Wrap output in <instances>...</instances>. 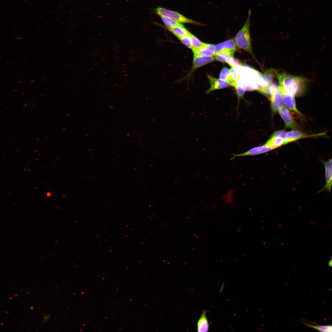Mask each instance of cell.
Returning <instances> with one entry per match:
<instances>
[{"label":"cell","instance_id":"obj_2","mask_svg":"<svg viewBox=\"0 0 332 332\" xmlns=\"http://www.w3.org/2000/svg\"><path fill=\"white\" fill-rule=\"evenodd\" d=\"M251 13V10H250L248 11L245 23L236 35L235 41L236 45L239 48L247 52L253 57L250 33Z\"/></svg>","mask_w":332,"mask_h":332},{"label":"cell","instance_id":"obj_3","mask_svg":"<svg viewBox=\"0 0 332 332\" xmlns=\"http://www.w3.org/2000/svg\"><path fill=\"white\" fill-rule=\"evenodd\" d=\"M154 10L155 13L158 15H161L164 16L181 24L191 23L196 25H201L200 22L190 19L177 12L172 11L161 7L155 9Z\"/></svg>","mask_w":332,"mask_h":332},{"label":"cell","instance_id":"obj_22","mask_svg":"<svg viewBox=\"0 0 332 332\" xmlns=\"http://www.w3.org/2000/svg\"><path fill=\"white\" fill-rule=\"evenodd\" d=\"M159 16L161 18L166 27L171 28L179 25L181 24L164 16L161 15H159Z\"/></svg>","mask_w":332,"mask_h":332},{"label":"cell","instance_id":"obj_4","mask_svg":"<svg viewBox=\"0 0 332 332\" xmlns=\"http://www.w3.org/2000/svg\"><path fill=\"white\" fill-rule=\"evenodd\" d=\"M267 94H270L271 108L273 112H278L284 105V103L279 87L271 85L266 88Z\"/></svg>","mask_w":332,"mask_h":332},{"label":"cell","instance_id":"obj_16","mask_svg":"<svg viewBox=\"0 0 332 332\" xmlns=\"http://www.w3.org/2000/svg\"><path fill=\"white\" fill-rule=\"evenodd\" d=\"M206 313V311H203L198 320L197 325L198 332H207L208 330L209 326Z\"/></svg>","mask_w":332,"mask_h":332},{"label":"cell","instance_id":"obj_9","mask_svg":"<svg viewBox=\"0 0 332 332\" xmlns=\"http://www.w3.org/2000/svg\"><path fill=\"white\" fill-rule=\"evenodd\" d=\"M236 47L235 40L232 38L215 45V52H223L233 57Z\"/></svg>","mask_w":332,"mask_h":332},{"label":"cell","instance_id":"obj_20","mask_svg":"<svg viewBox=\"0 0 332 332\" xmlns=\"http://www.w3.org/2000/svg\"><path fill=\"white\" fill-rule=\"evenodd\" d=\"M193 47L200 49L204 47L206 43L202 42L195 36L190 32L189 33Z\"/></svg>","mask_w":332,"mask_h":332},{"label":"cell","instance_id":"obj_1","mask_svg":"<svg viewBox=\"0 0 332 332\" xmlns=\"http://www.w3.org/2000/svg\"><path fill=\"white\" fill-rule=\"evenodd\" d=\"M280 86L284 91L295 97L304 92L308 80L301 77L291 75L286 72L277 73Z\"/></svg>","mask_w":332,"mask_h":332},{"label":"cell","instance_id":"obj_21","mask_svg":"<svg viewBox=\"0 0 332 332\" xmlns=\"http://www.w3.org/2000/svg\"><path fill=\"white\" fill-rule=\"evenodd\" d=\"M308 327L322 332H332V326H316L306 322H302Z\"/></svg>","mask_w":332,"mask_h":332},{"label":"cell","instance_id":"obj_28","mask_svg":"<svg viewBox=\"0 0 332 332\" xmlns=\"http://www.w3.org/2000/svg\"><path fill=\"white\" fill-rule=\"evenodd\" d=\"M30 309H31V310H33V309H34V307H33V306H30Z\"/></svg>","mask_w":332,"mask_h":332},{"label":"cell","instance_id":"obj_13","mask_svg":"<svg viewBox=\"0 0 332 332\" xmlns=\"http://www.w3.org/2000/svg\"><path fill=\"white\" fill-rule=\"evenodd\" d=\"M277 73L275 69H266L262 74L261 81L259 82L258 84L261 87H266L270 85L273 79L276 76Z\"/></svg>","mask_w":332,"mask_h":332},{"label":"cell","instance_id":"obj_14","mask_svg":"<svg viewBox=\"0 0 332 332\" xmlns=\"http://www.w3.org/2000/svg\"><path fill=\"white\" fill-rule=\"evenodd\" d=\"M215 60L214 56L205 57L194 55L192 71H194L201 66Z\"/></svg>","mask_w":332,"mask_h":332},{"label":"cell","instance_id":"obj_17","mask_svg":"<svg viewBox=\"0 0 332 332\" xmlns=\"http://www.w3.org/2000/svg\"><path fill=\"white\" fill-rule=\"evenodd\" d=\"M164 28L171 32L178 39L189 32L182 24L172 28H168L165 27Z\"/></svg>","mask_w":332,"mask_h":332},{"label":"cell","instance_id":"obj_8","mask_svg":"<svg viewBox=\"0 0 332 332\" xmlns=\"http://www.w3.org/2000/svg\"><path fill=\"white\" fill-rule=\"evenodd\" d=\"M279 88L286 106L290 110L293 111L300 117L304 119L303 116L297 109L294 97L284 91L280 86Z\"/></svg>","mask_w":332,"mask_h":332},{"label":"cell","instance_id":"obj_29","mask_svg":"<svg viewBox=\"0 0 332 332\" xmlns=\"http://www.w3.org/2000/svg\"><path fill=\"white\" fill-rule=\"evenodd\" d=\"M17 295H18L17 294V295H15V296H16Z\"/></svg>","mask_w":332,"mask_h":332},{"label":"cell","instance_id":"obj_27","mask_svg":"<svg viewBox=\"0 0 332 332\" xmlns=\"http://www.w3.org/2000/svg\"><path fill=\"white\" fill-rule=\"evenodd\" d=\"M45 318H44V319H45V320H46V319H48V317L47 316H45Z\"/></svg>","mask_w":332,"mask_h":332},{"label":"cell","instance_id":"obj_24","mask_svg":"<svg viewBox=\"0 0 332 332\" xmlns=\"http://www.w3.org/2000/svg\"><path fill=\"white\" fill-rule=\"evenodd\" d=\"M234 88L237 97L238 101V107L239 101L242 98H243L246 91L242 87L238 86L236 85Z\"/></svg>","mask_w":332,"mask_h":332},{"label":"cell","instance_id":"obj_7","mask_svg":"<svg viewBox=\"0 0 332 332\" xmlns=\"http://www.w3.org/2000/svg\"><path fill=\"white\" fill-rule=\"evenodd\" d=\"M278 112L283 121L286 128L292 129H300L299 125L293 117L289 109L286 106L283 105Z\"/></svg>","mask_w":332,"mask_h":332},{"label":"cell","instance_id":"obj_15","mask_svg":"<svg viewBox=\"0 0 332 332\" xmlns=\"http://www.w3.org/2000/svg\"><path fill=\"white\" fill-rule=\"evenodd\" d=\"M220 79L229 83L231 86L234 88L236 85V83L233 80L230 69L223 67L219 75Z\"/></svg>","mask_w":332,"mask_h":332},{"label":"cell","instance_id":"obj_19","mask_svg":"<svg viewBox=\"0 0 332 332\" xmlns=\"http://www.w3.org/2000/svg\"><path fill=\"white\" fill-rule=\"evenodd\" d=\"M215 60L228 63L233 58L229 54L223 52H216L214 56Z\"/></svg>","mask_w":332,"mask_h":332},{"label":"cell","instance_id":"obj_25","mask_svg":"<svg viewBox=\"0 0 332 332\" xmlns=\"http://www.w3.org/2000/svg\"><path fill=\"white\" fill-rule=\"evenodd\" d=\"M286 132L284 130L276 131L272 134L270 137H279L282 138L285 140L286 138Z\"/></svg>","mask_w":332,"mask_h":332},{"label":"cell","instance_id":"obj_6","mask_svg":"<svg viewBox=\"0 0 332 332\" xmlns=\"http://www.w3.org/2000/svg\"><path fill=\"white\" fill-rule=\"evenodd\" d=\"M321 162L325 168V186L317 193L322 192H327L328 194L331 191L332 187V157L327 160H321Z\"/></svg>","mask_w":332,"mask_h":332},{"label":"cell","instance_id":"obj_23","mask_svg":"<svg viewBox=\"0 0 332 332\" xmlns=\"http://www.w3.org/2000/svg\"><path fill=\"white\" fill-rule=\"evenodd\" d=\"M189 32L178 39L187 47L192 49L193 47L189 34Z\"/></svg>","mask_w":332,"mask_h":332},{"label":"cell","instance_id":"obj_12","mask_svg":"<svg viewBox=\"0 0 332 332\" xmlns=\"http://www.w3.org/2000/svg\"><path fill=\"white\" fill-rule=\"evenodd\" d=\"M207 75L210 81V86L206 91L207 94L214 90L223 89L230 86L229 83L227 81L214 77L208 74Z\"/></svg>","mask_w":332,"mask_h":332},{"label":"cell","instance_id":"obj_5","mask_svg":"<svg viewBox=\"0 0 332 332\" xmlns=\"http://www.w3.org/2000/svg\"><path fill=\"white\" fill-rule=\"evenodd\" d=\"M327 131L318 134H308L305 133L299 130L292 129L286 132V138L284 140L285 144L298 140L307 138L314 137L326 135Z\"/></svg>","mask_w":332,"mask_h":332},{"label":"cell","instance_id":"obj_18","mask_svg":"<svg viewBox=\"0 0 332 332\" xmlns=\"http://www.w3.org/2000/svg\"><path fill=\"white\" fill-rule=\"evenodd\" d=\"M265 145L271 148L272 149L285 144L284 140L279 137H270Z\"/></svg>","mask_w":332,"mask_h":332},{"label":"cell","instance_id":"obj_11","mask_svg":"<svg viewBox=\"0 0 332 332\" xmlns=\"http://www.w3.org/2000/svg\"><path fill=\"white\" fill-rule=\"evenodd\" d=\"M192 50L194 55L203 57L213 56L216 53L215 45L208 43H206L205 45L201 48L192 47Z\"/></svg>","mask_w":332,"mask_h":332},{"label":"cell","instance_id":"obj_10","mask_svg":"<svg viewBox=\"0 0 332 332\" xmlns=\"http://www.w3.org/2000/svg\"><path fill=\"white\" fill-rule=\"evenodd\" d=\"M273 150L272 149L265 144L252 148L247 151L239 154H231L233 156L230 160H232L237 156H246L257 155L264 153Z\"/></svg>","mask_w":332,"mask_h":332},{"label":"cell","instance_id":"obj_26","mask_svg":"<svg viewBox=\"0 0 332 332\" xmlns=\"http://www.w3.org/2000/svg\"><path fill=\"white\" fill-rule=\"evenodd\" d=\"M328 265L330 267H332V256L328 263Z\"/></svg>","mask_w":332,"mask_h":332}]
</instances>
